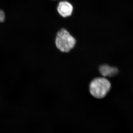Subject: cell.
Wrapping results in <instances>:
<instances>
[{
    "label": "cell",
    "instance_id": "5b68a950",
    "mask_svg": "<svg viewBox=\"0 0 133 133\" xmlns=\"http://www.w3.org/2000/svg\"><path fill=\"white\" fill-rule=\"evenodd\" d=\"M5 19V14L3 10L0 9V23L3 22Z\"/></svg>",
    "mask_w": 133,
    "mask_h": 133
},
{
    "label": "cell",
    "instance_id": "6da1fadb",
    "mask_svg": "<svg viewBox=\"0 0 133 133\" xmlns=\"http://www.w3.org/2000/svg\"><path fill=\"white\" fill-rule=\"evenodd\" d=\"M111 87L109 80L104 77H97L93 79L89 85V91L91 95L97 99L104 98Z\"/></svg>",
    "mask_w": 133,
    "mask_h": 133
},
{
    "label": "cell",
    "instance_id": "277c9868",
    "mask_svg": "<svg viewBox=\"0 0 133 133\" xmlns=\"http://www.w3.org/2000/svg\"><path fill=\"white\" fill-rule=\"evenodd\" d=\"M99 71L103 77H111L118 74V70L116 67H112L108 65L104 64L99 66Z\"/></svg>",
    "mask_w": 133,
    "mask_h": 133
},
{
    "label": "cell",
    "instance_id": "7a4b0ae2",
    "mask_svg": "<svg viewBox=\"0 0 133 133\" xmlns=\"http://www.w3.org/2000/svg\"><path fill=\"white\" fill-rule=\"evenodd\" d=\"M76 39L68 31L62 29L58 32L55 40L56 48L61 52H68L73 49L76 45Z\"/></svg>",
    "mask_w": 133,
    "mask_h": 133
},
{
    "label": "cell",
    "instance_id": "3957f363",
    "mask_svg": "<svg viewBox=\"0 0 133 133\" xmlns=\"http://www.w3.org/2000/svg\"><path fill=\"white\" fill-rule=\"evenodd\" d=\"M73 9V6L71 4L66 1L61 2L57 7L58 12L63 17L70 16L72 13Z\"/></svg>",
    "mask_w": 133,
    "mask_h": 133
}]
</instances>
